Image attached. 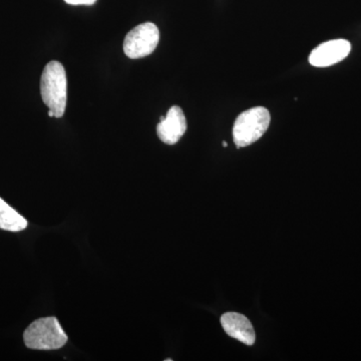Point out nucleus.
Instances as JSON below:
<instances>
[{"label": "nucleus", "mask_w": 361, "mask_h": 361, "mask_svg": "<svg viewBox=\"0 0 361 361\" xmlns=\"http://www.w3.org/2000/svg\"><path fill=\"white\" fill-rule=\"evenodd\" d=\"M40 94L42 101L56 118L65 115L68 101V80L65 68L56 61L44 66L40 78Z\"/></svg>", "instance_id": "obj_1"}, {"label": "nucleus", "mask_w": 361, "mask_h": 361, "mask_svg": "<svg viewBox=\"0 0 361 361\" xmlns=\"http://www.w3.org/2000/svg\"><path fill=\"white\" fill-rule=\"evenodd\" d=\"M28 348L54 350L66 345L68 336L56 317H44L33 322L23 334Z\"/></svg>", "instance_id": "obj_2"}, {"label": "nucleus", "mask_w": 361, "mask_h": 361, "mask_svg": "<svg viewBox=\"0 0 361 361\" xmlns=\"http://www.w3.org/2000/svg\"><path fill=\"white\" fill-rule=\"evenodd\" d=\"M270 113L263 106H255L240 114L233 127L237 148L250 146L262 137L270 125Z\"/></svg>", "instance_id": "obj_3"}, {"label": "nucleus", "mask_w": 361, "mask_h": 361, "mask_svg": "<svg viewBox=\"0 0 361 361\" xmlns=\"http://www.w3.org/2000/svg\"><path fill=\"white\" fill-rule=\"evenodd\" d=\"M160 40V32L156 25L145 23L135 26L123 40V51L130 59L148 56L155 51Z\"/></svg>", "instance_id": "obj_4"}, {"label": "nucleus", "mask_w": 361, "mask_h": 361, "mask_svg": "<svg viewBox=\"0 0 361 361\" xmlns=\"http://www.w3.org/2000/svg\"><path fill=\"white\" fill-rule=\"evenodd\" d=\"M350 51L351 44L348 40H329L313 49L310 56V63L316 68L334 66L343 61Z\"/></svg>", "instance_id": "obj_5"}, {"label": "nucleus", "mask_w": 361, "mask_h": 361, "mask_svg": "<svg viewBox=\"0 0 361 361\" xmlns=\"http://www.w3.org/2000/svg\"><path fill=\"white\" fill-rule=\"evenodd\" d=\"M187 130V120L184 111L180 106H174L168 111L165 118L157 126V135L161 142L167 145H175Z\"/></svg>", "instance_id": "obj_6"}, {"label": "nucleus", "mask_w": 361, "mask_h": 361, "mask_svg": "<svg viewBox=\"0 0 361 361\" xmlns=\"http://www.w3.org/2000/svg\"><path fill=\"white\" fill-rule=\"evenodd\" d=\"M221 324L228 336L246 345L255 343V330L245 316L236 312H227L221 317Z\"/></svg>", "instance_id": "obj_7"}, {"label": "nucleus", "mask_w": 361, "mask_h": 361, "mask_svg": "<svg viewBox=\"0 0 361 361\" xmlns=\"http://www.w3.org/2000/svg\"><path fill=\"white\" fill-rule=\"evenodd\" d=\"M27 225L25 218L0 198V229L20 232L25 230Z\"/></svg>", "instance_id": "obj_8"}, {"label": "nucleus", "mask_w": 361, "mask_h": 361, "mask_svg": "<svg viewBox=\"0 0 361 361\" xmlns=\"http://www.w3.org/2000/svg\"><path fill=\"white\" fill-rule=\"evenodd\" d=\"M66 4L71 6H92L97 0H65Z\"/></svg>", "instance_id": "obj_9"}, {"label": "nucleus", "mask_w": 361, "mask_h": 361, "mask_svg": "<svg viewBox=\"0 0 361 361\" xmlns=\"http://www.w3.org/2000/svg\"><path fill=\"white\" fill-rule=\"evenodd\" d=\"M49 116H51V118H54V111L49 110Z\"/></svg>", "instance_id": "obj_10"}, {"label": "nucleus", "mask_w": 361, "mask_h": 361, "mask_svg": "<svg viewBox=\"0 0 361 361\" xmlns=\"http://www.w3.org/2000/svg\"><path fill=\"white\" fill-rule=\"evenodd\" d=\"M222 145H223V147H225V148H226V147H227V146H228V144H227V142H223V144H222Z\"/></svg>", "instance_id": "obj_11"}]
</instances>
